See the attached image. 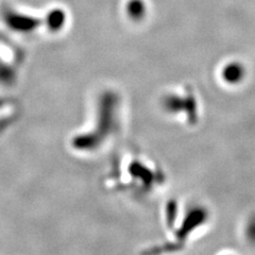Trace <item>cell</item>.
I'll return each mask as SVG.
<instances>
[]
</instances>
